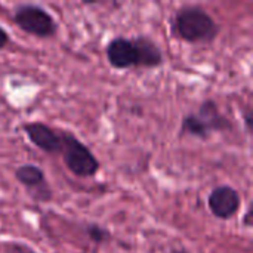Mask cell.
Wrapping results in <instances>:
<instances>
[{
  "mask_svg": "<svg viewBox=\"0 0 253 253\" xmlns=\"http://www.w3.org/2000/svg\"><path fill=\"white\" fill-rule=\"evenodd\" d=\"M172 31L188 43H209L216 39L219 25L203 7L187 4L176 10Z\"/></svg>",
  "mask_w": 253,
  "mask_h": 253,
  "instance_id": "obj_1",
  "label": "cell"
},
{
  "mask_svg": "<svg viewBox=\"0 0 253 253\" xmlns=\"http://www.w3.org/2000/svg\"><path fill=\"white\" fill-rule=\"evenodd\" d=\"M61 156L67 169L77 178H92L98 173L101 165L89 147L70 132H61Z\"/></svg>",
  "mask_w": 253,
  "mask_h": 253,
  "instance_id": "obj_2",
  "label": "cell"
},
{
  "mask_svg": "<svg viewBox=\"0 0 253 253\" xmlns=\"http://www.w3.org/2000/svg\"><path fill=\"white\" fill-rule=\"evenodd\" d=\"M13 22L24 33L40 39L53 37L58 30L55 18L37 4H19L13 10Z\"/></svg>",
  "mask_w": 253,
  "mask_h": 253,
  "instance_id": "obj_3",
  "label": "cell"
},
{
  "mask_svg": "<svg viewBox=\"0 0 253 253\" xmlns=\"http://www.w3.org/2000/svg\"><path fill=\"white\" fill-rule=\"evenodd\" d=\"M15 178L19 184H22L33 199L39 202H49L52 199V191L46 182L44 172L36 165H22L15 170Z\"/></svg>",
  "mask_w": 253,
  "mask_h": 253,
  "instance_id": "obj_4",
  "label": "cell"
},
{
  "mask_svg": "<svg viewBox=\"0 0 253 253\" xmlns=\"http://www.w3.org/2000/svg\"><path fill=\"white\" fill-rule=\"evenodd\" d=\"M208 206L212 215L218 219L233 218L240 208V196L230 185H221L212 190L208 199Z\"/></svg>",
  "mask_w": 253,
  "mask_h": 253,
  "instance_id": "obj_5",
  "label": "cell"
},
{
  "mask_svg": "<svg viewBox=\"0 0 253 253\" xmlns=\"http://www.w3.org/2000/svg\"><path fill=\"white\" fill-rule=\"evenodd\" d=\"M107 59L110 65L116 70H127L132 67H138V49L132 39L116 37L113 39L105 49Z\"/></svg>",
  "mask_w": 253,
  "mask_h": 253,
  "instance_id": "obj_6",
  "label": "cell"
},
{
  "mask_svg": "<svg viewBox=\"0 0 253 253\" xmlns=\"http://www.w3.org/2000/svg\"><path fill=\"white\" fill-rule=\"evenodd\" d=\"M22 130L27 135V138L31 141V144L40 148L42 151L47 154L61 153V147H62L61 132H56L50 126L40 122L25 123L22 126Z\"/></svg>",
  "mask_w": 253,
  "mask_h": 253,
  "instance_id": "obj_7",
  "label": "cell"
},
{
  "mask_svg": "<svg viewBox=\"0 0 253 253\" xmlns=\"http://www.w3.org/2000/svg\"><path fill=\"white\" fill-rule=\"evenodd\" d=\"M197 116L203 120V123L208 126L209 132H225L233 129L231 122L219 111L218 104L212 99H206L202 102Z\"/></svg>",
  "mask_w": 253,
  "mask_h": 253,
  "instance_id": "obj_8",
  "label": "cell"
},
{
  "mask_svg": "<svg viewBox=\"0 0 253 253\" xmlns=\"http://www.w3.org/2000/svg\"><path fill=\"white\" fill-rule=\"evenodd\" d=\"M136 49H138V67L142 68H154L163 64V53L159 44H156L150 37L147 36H138L132 39Z\"/></svg>",
  "mask_w": 253,
  "mask_h": 253,
  "instance_id": "obj_9",
  "label": "cell"
},
{
  "mask_svg": "<svg viewBox=\"0 0 253 253\" xmlns=\"http://www.w3.org/2000/svg\"><path fill=\"white\" fill-rule=\"evenodd\" d=\"M181 135H190L194 138H200V139H208L212 133L209 132L208 126L203 123V120L194 114L190 113L182 119L181 123Z\"/></svg>",
  "mask_w": 253,
  "mask_h": 253,
  "instance_id": "obj_10",
  "label": "cell"
},
{
  "mask_svg": "<svg viewBox=\"0 0 253 253\" xmlns=\"http://www.w3.org/2000/svg\"><path fill=\"white\" fill-rule=\"evenodd\" d=\"M84 231H86V236H87L92 242H95L96 245L107 243V242L111 239L110 233H108L104 227H101V225H98V224H89V225H86Z\"/></svg>",
  "mask_w": 253,
  "mask_h": 253,
  "instance_id": "obj_11",
  "label": "cell"
},
{
  "mask_svg": "<svg viewBox=\"0 0 253 253\" xmlns=\"http://www.w3.org/2000/svg\"><path fill=\"white\" fill-rule=\"evenodd\" d=\"M245 123H246V129L248 132H252V120H253V114H252V108H246L245 111Z\"/></svg>",
  "mask_w": 253,
  "mask_h": 253,
  "instance_id": "obj_12",
  "label": "cell"
},
{
  "mask_svg": "<svg viewBox=\"0 0 253 253\" xmlns=\"http://www.w3.org/2000/svg\"><path fill=\"white\" fill-rule=\"evenodd\" d=\"M7 43H9V34L4 28L0 27V50L4 49L7 46Z\"/></svg>",
  "mask_w": 253,
  "mask_h": 253,
  "instance_id": "obj_13",
  "label": "cell"
},
{
  "mask_svg": "<svg viewBox=\"0 0 253 253\" xmlns=\"http://www.w3.org/2000/svg\"><path fill=\"white\" fill-rule=\"evenodd\" d=\"M251 216H252V211L249 209V211L246 212V216H245V222H246L248 227H251Z\"/></svg>",
  "mask_w": 253,
  "mask_h": 253,
  "instance_id": "obj_14",
  "label": "cell"
},
{
  "mask_svg": "<svg viewBox=\"0 0 253 253\" xmlns=\"http://www.w3.org/2000/svg\"><path fill=\"white\" fill-rule=\"evenodd\" d=\"M172 253H188L187 251H175V252H172Z\"/></svg>",
  "mask_w": 253,
  "mask_h": 253,
  "instance_id": "obj_15",
  "label": "cell"
}]
</instances>
